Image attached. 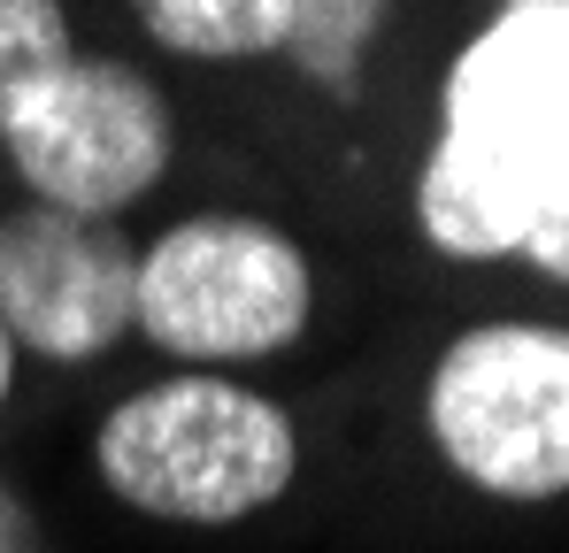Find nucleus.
<instances>
[{"label": "nucleus", "mask_w": 569, "mask_h": 553, "mask_svg": "<svg viewBox=\"0 0 569 553\" xmlns=\"http://www.w3.org/2000/svg\"><path fill=\"white\" fill-rule=\"evenodd\" d=\"M416 223L447 262L569 270V0H500L455 54Z\"/></svg>", "instance_id": "obj_1"}, {"label": "nucleus", "mask_w": 569, "mask_h": 553, "mask_svg": "<svg viewBox=\"0 0 569 553\" xmlns=\"http://www.w3.org/2000/svg\"><path fill=\"white\" fill-rule=\"evenodd\" d=\"M93 469L123 507L154 523L223 531L292 492L300 431L270 392L192 369L108 408V423L93 431Z\"/></svg>", "instance_id": "obj_2"}, {"label": "nucleus", "mask_w": 569, "mask_h": 553, "mask_svg": "<svg viewBox=\"0 0 569 553\" xmlns=\"http://www.w3.org/2000/svg\"><path fill=\"white\" fill-rule=\"evenodd\" d=\"M316 315L308 254L278 223L216 208L170 223L131 276V331L192 369L284 354Z\"/></svg>", "instance_id": "obj_3"}, {"label": "nucleus", "mask_w": 569, "mask_h": 553, "mask_svg": "<svg viewBox=\"0 0 569 553\" xmlns=\"http://www.w3.org/2000/svg\"><path fill=\"white\" fill-rule=\"evenodd\" d=\"M447 469L516 507L569 492V339L555 323H477L423 384Z\"/></svg>", "instance_id": "obj_4"}, {"label": "nucleus", "mask_w": 569, "mask_h": 553, "mask_svg": "<svg viewBox=\"0 0 569 553\" xmlns=\"http://www.w3.org/2000/svg\"><path fill=\"white\" fill-rule=\"evenodd\" d=\"M0 147L31 200L70 215H123L170 178L178 123L147 70L116 54H70L8 108Z\"/></svg>", "instance_id": "obj_5"}, {"label": "nucleus", "mask_w": 569, "mask_h": 553, "mask_svg": "<svg viewBox=\"0 0 569 553\" xmlns=\"http://www.w3.org/2000/svg\"><path fill=\"white\" fill-rule=\"evenodd\" d=\"M139 247L116 215H70L23 200L0 215V331L39 362H100L131 339Z\"/></svg>", "instance_id": "obj_6"}, {"label": "nucleus", "mask_w": 569, "mask_h": 553, "mask_svg": "<svg viewBox=\"0 0 569 553\" xmlns=\"http://www.w3.org/2000/svg\"><path fill=\"white\" fill-rule=\"evenodd\" d=\"M131 16L186 62H262L292 31V0H131Z\"/></svg>", "instance_id": "obj_7"}, {"label": "nucleus", "mask_w": 569, "mask_h": 553, "mask_svg": "<svg viewBox=\"0 0 569 553\" xmlns=\"http://www.w3.org/2000/svg\"><path fill=\"white\" fill-rule=\"evenodd\" d=\"M385 16H392V0H292L284 62H292L308 86H323L331 100H355Z\"/></svg>", "instance_id": "obj_8"}, {"label": "nucleus", "mask_w": 569, "mask_h": 553, "mask_svg": "<svg viewBox=\"0 0 569 553\" xmlns=\"http://www.w3.org/2000/svg\"><path fill=\"white\" fill-rule=\"evenodd\" d=\"M78 54L62 0H0V123L23 92L39 86L47 70H62Z\"/></svg>", "instance_id": "obj_9"}, {"label": "nucleus", "mask_w": 569, "mask_h": 553, "mask_svg": "<svg viewBox=\"0 0 569 553\" xmlns=\"http://www.w3.org/2000/svg\"><path fill=\"white\" fill-rule=\"evenodd\" d=\"M8 376H16V346H8V331H0V408H8Z\"/></svg>", "instance_id": "obj_10"}]
</instances>
